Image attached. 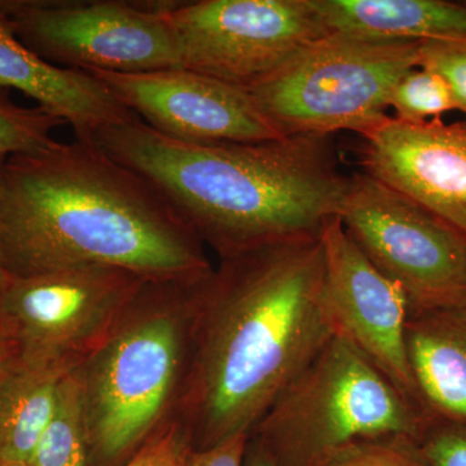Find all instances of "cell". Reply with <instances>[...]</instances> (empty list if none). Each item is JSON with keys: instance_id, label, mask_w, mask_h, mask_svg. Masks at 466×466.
Masks as SVG:
<instances>
[{"instance_id": "obj_1", "label": "cell", "mask_w": 466, "mask_h": 466, "mask_svg": "<svg viewBox=\"0 0 466 466\" xmlns=\"http://www.w3.org/2000/svg\"><path fill=\"white\" fill-rule=\"evenodd\" d=\"M336 334L320 235L220 258L196 287L180 388L192 450L251 434Z\"/></svg>"}, {"instance_id": "obj_2", "label": "cell", "mask_w": 466, "mask_h": 466, "mask_svg": "<svg viewBox=\"0 0 466 466\" xmlns=\"http://www.w3.org/2000/svg\"><path fill=\"white\" fill-rule=\"evenodd\" d=\"M0 214L3 260L15 278L108 267L152 283L195 284L213 271L164 195L94 142L5 159Z\"/></svg>"}, {"instance_id": "obj_3", "label": "cell", "mask_w": 466, "mask_h": 466, "mask_svg": "<svg viewBox=\"0 0 466 466\" xmlns=\"http://www.w3.org/2000/svg\"><path fill=\"white\" fill-rule=\"evenodd\" d=\"M92 142L147 177L220 258L320 235L339 216L348 187L332 137L191 144L137 116L103 128Z\"/></svg>"}, {"instance_id": "obj_4", "label": "cell", "mask_w": 466, "mask_h": 466, "mask_svg": "<svg viewBox=\"0 0 466 466\" xmlns=\"http://www.w3.org/2000/svg\"><path fill=\"white\" fill-rule=\"evenodd\" d=\"M198 283L146 281L79 366L88 441L99 464L130 460L157 431L175 389L180 391Z\"/></svg>"}, {"instance_id": "obj_5", "label": "cell", "mask_w": 466, "mask_h": 466, "mask_svg": "<svg viewBox=\"0 0 466 466\" xmlns=\"http://www.w3.org/2000/svg\"><path fill=\"white\" fill-rule=\"evenodd\" d=\"M429 421L424 410L336 334L250 435L276 466H324L360 441L391 437L419 441Z\"/></svg>"}, {"instance_id": "obj_6", "label": "cell", "mask_w": 466, "mask_h": 466, "mask_svg": "<svg viewBox=\"0 0 466 466\" xmlns=\"http://www.w3.org/2000/svg\"><path fill=\"white\" fill-rule=\"evenodd\" d=\"M420 45L328 34L247 90L281 137L359 135L389 116L395 85L420 66Z\"/></svg>"}, {"instance_id": "obj_7", "label": "cell", "mask_w": 466, "mask_h": 466, "mask_svg": "<svg viewBox=\"0 0 466 466\" xmlns=\"http://www.w3.org/2000/svg\"><path fill=\"white\" fill-rule=\"evenodd\" d=\"M358 249L406 297L410 315L466 303V235L363 171L339 213Z\"/></svg>"}, {"instance_id": "obj_8", "label": "cell", "mask_w": 466, "mask_h": 466, "mask_svg": "<svg viewBox=\"0 0 466 466\" xmlns=\"http://www.w3.org/2000/svg\"><path fill=\"white\" fill-rule=\"evenodd\" d=\"M167 2L0 0L18 39L66 69L135 73L179 69Z\"/></svg>"}, {"instance_id": "obj_9", "label": "cell", "mask_w": 466, "mask_h": 466, "mask_svg": "<svg viewBox=\"0 0 466 466\" xmlns=\"http://www.w3.org/2000/svg\"><path fill=\"white\" fill-rule=\"evenodd\" d=\"M180 67L249 88L323 38L309 0L167 2Z\"/></svg>"}, {"instance_id": "obj_10", "label": "cell", "mask_w": 466, "mask_h": 466, "mask_svg": "<svg viewBox=\"0 0 466 466\" xmlns=\"http://www.w3.org/2000/svg\"><path fill=\"white\" fill-rule=\"evenodd\" d=\"M146 281L108 267L9 276L0 290V317L17 357L82 364L118 323Z\"/></svg>"}, {"instance_id": "obj_11", "label": "cell", "mask_w": 466, "mask_h": 466, "mask_svg": "<svg viewBox=\"0 0 466 466\" xmlns=\"http://www.w3.org/2000/svg\"><path fill=\"white\" fill-rule=\"evenodd\" d=\"M86 73L103 82L144 124L177 142L262 143L284 137L247 88L191 70Z\"/></svg>"}, {"instance_id": "obj_12", "label": "cell", "mask_w": 466, "mask_h": 466, "mask_svg": "<svg viewBox=\"0 0 466 466\" xmlns=\"http://www.w3.org/2000/svg\"><path fill=\"white\" fill-rule=\"evenodd\" d=\"M320 240L325 294L337 334L351 342L407 400L422 410L408 359L410 309L403 291L358 249L339 216L328 220Z\"/></svg>"}, {"instance_id": "obj_13", "label": "cell", "mask_w": 466, "mask_h": 466, "mask_svg": "<svg viewBox=\"0 0 466 466\" xmlns=\"http://www.w3.org/2000/svg\"><path fill=\"white\" fill-rule=\"evenodd\" d=\"M358 137L363 173L466 235V121L408 124L386 116Z\"/></svg>"}, {"instance_id": "obj_14", "label": "cell", "mask_w": 466, "mask_h": 466, "mask_svg": "<svg viewBox=\"0 0 466 466\" xmlns=\"http://www.w3.org/2000/svg\"><path fill=\"white\" fill-rule=\"evenodd\" d=\"M0 87L23 92L36 106L72 126L76 139L92 142L110 125L137 118L103 82L82 70L52 66L14 32L0 7Z\"/></svg>"}, {"instance_id": "obj_15", "label": "cell", "mask_w": 466, "mask_h": 466, "mask_svg": "<svg viewBox=\"0 0 466 466\" xmlns=\"http://www.w3.org/2000/svg\"><path fill=\"white\" fill-rule=\"evenodd\" d=\"M406 339L426 416L466 425V303L410 315Z\"/></svg>"}, {"instance_id": "obj_16", "label": "cell", "mask_w": 466, "mask_h": 466, "mask_svg": "<svg viewBox=\"0 0 466 466\" xmlns=\"http://www.w3.org/2000/svg\"><path fill=\"white\" fill-rule=\"evenodd\" d=\"M329 34L380 41H466V5L447 0H309Z\"/></svg>"}, {"instance_id": "obj_17", "label": "cell", "mask_w": 466, "mask_h": 466, "mask_svg": "<svg viewBox=\"0 0 466 466\" xmlns=\"http://www.w3.org/2000/svg\"><path fill=\"white\" fill-rule=\"evenodd\" d=\"M81 364L16 357L0 379V461L27 462L56 408L64 380Z\"/></svg>"}, {"instance_id": "obj_18", "label": "cell", "mask_w": 466, "mask_h": 466, "mask_svg": "<svg viewBox=\"0 0 466 466\" xmlns=\"http://www.w3.org/2000/svg\"><path fill=\"white\" fill-rule=\"evenodd\" d=\"M27 466H94L87 426L84 388L79 367L61 385L54 416L45 429Z\"/></svg>"}, {"instance_id": "obj_19", "label": "cell", "mask_w": 466, "mask_h": 466, "mask_svg": "<svg viewBox=\"0 0 466 466\" xmlns=\"http://www.w3.org/2000/svg\"><path fill=\"white\" fill-rule=\"evenodd\" d=\"M61 119L39 108L18 106L12 91L0 87V157L30 155L55 146V128L64 126Z\"/></svg>"}, {"instance_id": "obj_20", "label": "cell", "mask_w": 466, "mask_h": 466, "mask_svg": "<svg viewBox=\"0 0 466 466\" xmlns=\"http://www.w3.org/2000/svg\"><path fill=\"white\" fill-rule=\"evenodd\" d=\"M389 106L394 109V118L408 124H424L459 110L447 82L438 73L422 66L401 76L391 92Z\"/></svg>"}, {"instance_id": "obj_21", "label": "cell", "mask_w": 466, "mask_h": 466, "mask_svg": "<svg viewBox=\"0 0 466 466\" xmlns=\"http://www.w3.org/2000/svg\"><path fill=\"white\" fill-rule=\"evenodd\" d=\"M324 466H429L419 444L410 438L391 437L360 441L334 456Z\"/></svg>"}, {"instance_id": "obj_22", "label": "cell", "mask_w": 466, "mask_h": 466, "mask_svg": "<svg viewBox=\"0 0 466 466\" xmlns=\"http://www.w3.org/2000/svg\"><path fill=\"white\" fill-rule=\"evenodd\" d=\"M420 66L438 73L450 86L466 116V41H429L420 45Z\"/></svg>"}, {"instance_id": "obj_23", "label": "cell", "mask_w": 466, "mask_h": 466, "mask_svg": "<svg viewBox=\"0 0 466 466\" xmlns=\"http://www.w3.org/2000/svg\"><path fill=\"white\" fill-rule=\"evenodd\" d=\"M417 444L429 466H466L465 424L431 419Z\"/></svg>"}, {"instance_id": "obj_24", "label": "cell", "mask_w": 466, "mask_h": 466, "mask_svg": "<svg viewBox=\"0 0 466 466\" xmlns=\"http://www.w3.org/2000/svg\"><path fill=\"white\" fill-rule=\"evenodd\" d=\"M191 450L186 429L177 421L157 429L125 466H183Z\"/></svg>"}, {"instance_id": "obj_25", "label": "cell", "mask_w": 466, "mask_h": 466, "mask_svg": "<svg viewBox=\"0 0 466 466\" xmlns=\"http://www.w3.org/2000/svg\"><path fill=\"white\" fill-rule=\"evenodd\" d=\"M250 434H238L205 450H191L183 466H244Z\"/></svg>"}, {"instance_id": "obj_26", "label": "cell", "mask_w": 466, "mask_h": 466, "mask_svg": "<svg viewBox=\"0 0 466 466\" xmlns=\"http://www.w3.org/2000/svg\"><path fill=\"white\" fill-rule=\"evenodd\" d=\"M17 357L16 346L9 334L5 321L0 317V379L5 375L9 364Z\"/></svg>"}, {"instance_id": "obj_27", "label": "cell", "mask_w": 466, "mask_h": 466, "mask_svg": "<svg viewBox=\"0 0 466 466\" xmlns=\"http://www.w3.org/2000/svg\"><path fill=\"white\" fill-rule=\"evenodd\" d=\"M244 466H276L268 451L253 435H250L249 441H248Z\"/></svg>"}, {"instance_id": "obj_28", "label": "cell", "mask_w": 466, "mask_h": 466, "mask_svg": "<svg viewBox=\"0 0 466 466\" xmlns=\"http://www.w3.org/2000/svg\"><path fill=\"white\" fill-rule=\"evenodd\" d=\"M5 157H0V202H2L3 168H5ZM9 275L5 271V260H3L2 247V214H0V290L7 283Z\"/></svg>"}, {"instance_id": "obj_29", "label": "cell", "mask_w": 466, "mask_h": 466, "mask_svg": "<svg viewBox=\"0 0 466 466\" xmlns=\"http://www.w3.org/2000/svg\"><path fill=\"white\" fill-rule=\"evenodd\" d=\"M0 466H27V464L18 461H0Z\"/></svg>"}]
</instances>
